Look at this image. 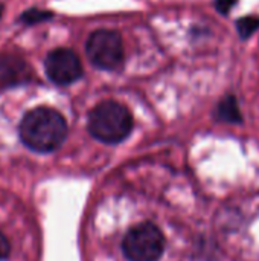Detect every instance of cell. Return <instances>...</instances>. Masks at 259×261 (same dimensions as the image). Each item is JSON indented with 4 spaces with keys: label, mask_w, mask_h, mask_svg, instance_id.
I'll return each instance as SVG.
<instances>
[{
    "label": "cell",
    "mask_w": 259,
    "mask_h": 261,
    "mask_svg": "<svg viewBox=\"0 0 259 261\" xmlns=\"http://www.w3.org/2000/svg\"><path fill=\"white\" fill-rule=\"evenodd\" d=\"M217 116L224 122H241L243 116L238 107V101L234 95H227L223 101H220L217 107Z\"/></svg>",
    "instance_id": "cell-7"
},
{
    "label": "cell",
    "mask_w": 259,
    "mask_h": 261,
    "mask_svg": "<svg viewBox=\"0 0 259 261\" xmlns=\"http://www.w3.org/2000/svg\"><path fill=\"white\" fill-rule=\"evenodd\" d=\"M32 78L31 67L17 57L0 58V87L24 84Z\"/></svg>",
    "instance_id": "cell-6"
},
{
    "label": "cell",
    "mask_w": 259,
    "mask_h": 261,
    "mask_svg": "<svg viewBox=\"0 0 259 261\" xmlns=\"http://www.w3.org/2000/svg\"><path fill=\"white\" fill-rule=\"evenodd\" d=\"M238 3V0H215V8L220 14H229V11Z\"/></svg>",
    "instance_id": "cell-10"
},
{
    "label": "cell",
    "mask_w": 259,
    "mask_h": 261,
    "mask_svg": "<svg viewBox=\"0 0 259 261\" xmlns=\"http://www.w3.org/2000/svg\"><path fill=\"white\" fill-rule=\"evenodd\" d=\"M85 54L90 63L102 70H114L124 61V43L119 32L111 29L95 31L87 43Z\"/></svg>",
    "instance_id": "cell-4"
},
{
    "label": "cell",
    "mask_w": 259,
    "mask_h": 261,
    "mask_svg": "<svg viewBox=\"0 0 259 261\" xmlns=\"http://www.w3.org/2000/svg\"><path fill=\"white\" fill-rule=\"evenodd\" d=\"M21 142L37 153H50L61 147L67 136V122L63 115L49 107L29 110L18 127Z\"/></svg>",
    "instance_id": "cell-1"
},
{
    "label": "cell",
    "mask_w": 259,
    "mask_h": 261,
    "mask_svg": "<svg viewBox=\"0 0 259 261\" xmlns=\"http://www.w3.org/2000/svg\"><path fill=\"white\" fill-rule=\"evenodd\" d=\"M165 249V237L153 223L131 228L122 242L124 255L130 261H157Z\"/></svg>",
    "instance_id": "cell-3"
},
{
    "label": "cell",
    "mask_w": 259,
    "mask_h": 261,
    "mask_svg": "<svg viewBox=\"0 0 259 261\" xmlns=\"http://www.w3.org/2000/svg\"><path fill=\"white\" fill-rule=\"evenodd\" d=\"M2 12H3V6L0 5V17H2Z\"/></svg>",
    "instance_id": "cell-12"
},
{
    "label": "cell",
    "mask_w": 259,
    "mask_h": 261,
    "mask_svg": "<svg viewBox=\"0 0 259 261\" xmlns=\"http://www.w3.org/2000/svg\"><path fill=\"white\" fill-rule=\"evenodd\" d=\"M237 29L240 32V35L243 38H249L252 37L253 32H256L259 29V17L256 15H247V17H241L237 21Z\"/></svg>",
    "instance_id": "cell-8"
},
{
    "label": "cell",
    "mask_w": 259,
    "mask_h": 261,
    "mask_svg": "<svg viewBox=\"0 0 259 261\" xmlns=\"http://www.w3.org/2000/svg\"><path fill=\"white\" fill-rule=\"evenodd\" d=\"M11 254V245L8 242V239L0 232V261L6 260Z\"/></svg>",
    "instance_id": "cell-11"
},
{
    "label": "cell",
    "mask_w": 259,
    "mask_h": 261,
    "mask_svg": "<svg viewBox=\"0 0 259 261\" xmlns=\"http://www.w3.org/2000/svg\"><path fill=\"white\" fill-rule=\"evenodd\" d=\"M53 14L49 12V11H43V9H37V8H32V9H27L23 15H21V20L26 23V24H37L40 21H44L47 18H52Z\"/></svg>",
    "instance_id": "cell-9"
},
{
    "label": "cell",
    "mask_w": 259,
    "mask_h": 261,
    "mask_svg": "<svg viewBox=\"0 0 259 261\" xmlns=\"http://www.w3.org/2000/svg\"><path fill=\"white\" fill-rule=\"evenodd\" d=\"M44 69L50 81L58 86H67L82 76V66L78 55L66 47L49 52L44 60Z\"/></svg>",
    "instance_id": "cell-5"
},
{
    "label": "cell",
    "mask_w": 259,
    "mask_h": 261,
    "mask_svg": "<svg viewBox=\"0 0 259 261\" xmlns=\"http://www.w3.org/2000/svg\"><path fill=\"white\" fill-rule=\"evenodd\" d=\"M87 127L95 139L118 144L131 133L133 116L125 106L116 101H102L89 113Z\"/></svg>",
    "instance_id": "cell-2"
}]
</instances>
